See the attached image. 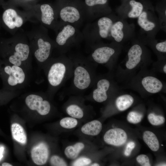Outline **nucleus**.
I'll return each instance as SVG.
<instances>
[{
    "mask_svg": "<svg viewBox=\"0 0 166 166\" xmlns=\"http://www.w3.org/2000/svg\"><path fill=\"white\" fill-rule=\"evenodd\" d=\"M135 143L133 141L129 142L127 144L125 149L124 154L127 156H129L131 154L132 150L134 148Z\"/></svg>",
    "mask_w": 166,
    "mask_h": 166,
    "instance_id": "obj_34",
    "label": "nucleus"
},
{
    "mask_svg": "<svg viewBox=\"0 0 166 166\" xmlns=\"http://www.w3.org/2000/svg\"><path fill=\"white\" fill-rule=\"evenodd\" d=\"M54 6L60 21L78 28L86 16L84 1L81 0H56Z\"/></svg>",
    "mask_w": 166,
    "mask_h": 166,
    "instance_id": "obj_1",
    "label": "nucleus"
},
{
    "mask_svg": "<svg viewBox=\"0 0 166 166\" xmlns=\"http://www.w3.org/2000/svg\"><path fill=\"white\" fill-rule=\"evenodd\" d=\"M66 112L69 115L75 118L81 119L84 116V112L82 109L76 104L69 105L66 108Z\"/></svg>",
    "mask_w": 166,
    "mask_h": 166,
    "instance_id": "obj_27",
    "label": "nucleus"
},
{
    "mask_svg": "<svg viewBox=\"0 0 166 166\" xmlns=\"http://www.w3.org/2000/svg\"><path fill=\"white\" fill-rule=\"evenodd\" d=\"M91 162V159L89 158L82 157L79 158L73 163V165L76 166H87Z\"/></svg>",
    "mask_w": 166,
    "mask_h": 166,
    "instance_id": "obj_33",
    "label": "nucleus"
},
{
    "mask_svg": "<svg viewBox=\"0 0 166 166\" xmlns=\"http://www.w3.org/2000/svg\"><path fill=\"white\" fill-rule=\"evenodd\" d=\"M66 65V62L62 61H57L52 65L47 75L48 80L51 85L57 87L61 83L67 73Z\"/></svg>",
    "mask_w": 166,
    "mask_h": 166,
    "instance_id": "obj_7",
    "label": "nucleus"
},
{
    "mask_svg": "<svg viewBox=\"0 0 166 166\" xmlns=\"http://www.w3.org/2000/svg\"><path fill=\"white\" fill-rule=\"evenodd\" d=\"M3 157L2 154L0 153V160Z\"/></svg>",
    "mask_w": 166,
    "mask_h": 166,
    "instance_id": "obj_41",
    "label": "nucleus"
},
{
    "mask_svg": "<svg viewBox=\"0 0 166 166\" xmlns=\"http://www.w3.org/2000/svg\"><path fill=\"white\" fill-rule=\"evenodd\" d=\"M136 160L137 162L142 166H151L150 163L149 159L146 155L144 154L140 155L137 157Z\"/></svg>",
    "mask_w": 166,
    "mask_h": 166,
    "instance_id": "obj_32",
    "label": "nucleus"
},
{
    "mask_svg": "<svg viewBox=\"0 0 166 166\" xmlns=\"http://www.w3.org/2000/svg\"><path fill=\"white\" fill-rule=\"evenodd\" d=\"M27 38L21 34H15L12 38V47L8 57L9 61L12 65L20 66L28 59L30 48L26 40Z\"/></svg>",
    "mask_w": 166,
    "mask_h": 166,
    "instance_id": "obj_3",
    "label": "nucleus"
},
{
    "mask_svg": "<svg viewBox=\"0 0 166 166\" xmlns=\"http://www.w3.org/2000/svg\"><path fill=\"white\" fill-rule=\"evenodd\" d=\"M102 127V124L99 121L94 120L84 124L81 128V131L85 134L95 136L100 132Z\"/></svg>",
    "mask_w": 166,
    "mask_h": 166,
    "instance_id": "obj_19",
    "label": "nucleus"
},
{
    "mask_svg": "<svg viewBox=\"0 0 166 166\" xmlns=\"http://www.w3.org/2000/svg\"><path fill=\"white\" fill-rule=\"evenodd\" d=\"M60 124L63 128L71 129L77 126L78 121L76 118L72 117H65L60 120Z\"/></svg>",
    "mask_w": 166,
    "mask_h": 166,
    "instance_id": "obj_28",
    "label": "nucleus"
},
{
    "mask_svg": "<svg viewBox=\"0 0 166 166\" xmlns=\"http://www.w3.org/2000/svg\"><path fill=\"white\" fill-rule=\"evenodd\" d=\"M16 1H17L18 2H23L24 3H27L30 2H33V1H35L36 0H14Z\"/></svg>",
    "mask_w": 166,
    "mask_h": 166,
    "instance_id": "obj_36",
    "label": "nucleus"
},
{
    "mask_svg": "<svg viewBox=\"0 0 166 166\" xmlns=\"http://www.w3.org/2000/svg\"><path fill=\"white\" fill-rule=\"evenodd\" d=\"M85 145L82 142H77L73 145H69L65 149L64 153L66 156L70 159H74L84 148Z\"/></svg>",
    "mask_w": 166,
    "mask_h": 166,
    "instance_id": "obj_23",
    "label": "nucleus"
},
{
    "mask_svg": "<svg viewBox=\"0 0 166 166\" xmlns=\"http://www.w3.org/2000/svg\"><path fill=\"white\" fill-rule=\"evenodd\" d=\"M97 24L99 36L103 38H107L113 24L112 19L108 17H102L98 20Z\"/></svg>",
    "mask_w": 166,
    "mask_h": 166,
    "instance_id": "obj_18",
    "label": "nucleus"
},
{
    "mask_svg": "<svg viewBox=\"0 0 166 166\" xmlns=\"http://www.w3.org/2000/svg\"><path fill=\"white\" fill-rule=\"evenodd\" d=\"M4 150V148L3 147H1L0 148V153L2 154Z\"/></svg>",
    "mask_w": 166,
    "mask_h": 166,
    "instance_id": "obj_38",
    "label": "nucleus"
},
{
    "mask_svg": "<svg viewBox=\"0 0 166 166\" xmlns=\"http://www.w3.org/2000/svg\"><path fill=\"white\" fill-rule=\"evenodd\" d=\"M163 70L165 73H166V65H165L163 67Z\"/></svg>",
    "mask_w": 166,
    "mask_h": 166,
    "instance_id": "obj_39",
    "label": "nucleus"
},
{
    "mask_svg": "<svg viewBox=\"0 0 166 166\" xmlns=\"http://www.w3.org/2000/svg\"><path fill=\"white\" fill-rule=\"evenodd\" d=\"M110 85L109 81L106 79H102L98 81L97 88L94 90L93 93V98L95 101L101 103L107 100V92Z\"/></svg>",
    "mask_w": 166,
    "mask_h": 166,
    "instance_id": "obj_14",
    "label": "nucleus"
},
{
    "mask_svg": "<svg viewBox=\"0 0 166 166\" xmlns=\"http://www.w3.org/2000/svg\"><path fill=\"white\" fill-rule=\"evenodd\" d=\"M138 17V24L144 30H151L155 27L156 25L153 22L148 20L147 13L145 11H143Z\"/></svg>",
    "mask_w": 166,
    "mask_h": 166,
    "instance_id": "obj_25",
    "label": "nucleus"
},
{
    "mask_svg": "<svg viewBox=\"0 0 166 166\" xmlns=\"http://www.w3.org/2000/svg\"><path fill=\"white\" fill-rule=\"evenodd\" d=\"M143 117V115L141 113L136 111L130 112L127 117V120L129 122L136 124L140 122Z\"/></svg>",
    "mask_w": 166,
    "mask_h": 166,
    "instance_id": "obj_30",
    "label": "nucleus"
},
{
    "mask_svg": "<svg viewBox=\"0 0 166 166\" xmlns=\"http://www.w3.org/2000/svg\"><path fill=\"white\" fill-rule=\"evenodd\" d=\"M4 70L9 75L7 82L10 85L15 86L21 84L24 81L25 74L19 66L13 65L12 66L7 65L4 68Z\"/></svg>",
    "mask_w": 166,
    "mask_h": 166,
    "instance_id": "obj_11",
    "label": "nucleus"
},
{
    "mask_svg": "<svg viewBox=\"0 0 166 166\" xmlns=\"http://www.w3.org/2000/svg\"><path fill=\"white\" fill-rule=\"evenodd\" d=\"M12 135L13 139L19 143L25 144L27 140L26 132L23 127L17 123L13 124L11 127Z\"/></svg>",
    "mask_w": 166,
    "mask_h": 166,
    "instance_id": "obj_20",
    "label": "nucleus"
},
{
    "mask_svg": "<svg viewBox=\"0 0 166 166\" xmlns=\"http://www.w3.org/2000/svg\"><path fill=\"white\" fill-rule=\"evenodd\" d=\"M165 15H166V10H165Z\"/></svg>",
    "mask_w": 166,
    "mask_h": 166,
    "instance_id": "obj_42",
    "label": "nucleus"
},
{
    "mask_svg": "<svg viewBox=\"0 0 166 166\" xmlns=\"http://www.w3.org/2000/svg\"><path fill=\"white\" fill-rule=\"evenodd\" d=\"M133 101V98L131 95L128 94L122 95L117 98L116 105L119 111H124L129 108Z\"/></svg>",
    "mask_w": 166,
    "mask_h": 166,
    "instance_id": "obj_22",
    "label": "nucleus"
},
{
    "mask_svg": "<svg viewBox=\"0 0 166 166\" xmlns=\"http://www.w3.org/2000/svg\"><path fill=\"white\" fill-rule=\"evenodd\" d=\"M55 44L62 48H66L84 38L77 27L70 24L62 23L55 31Z\"/></svg>",
    "mask_w": 166,
    "mask_h": 166,
    "instance_id": "obj_4",
    "label": "nucleus"
},
{
    "mask_svg": "<svg viewBox=\"0 0 166 166\" xmlns=\"http://www.w3.org/2000/svg\"><path fill=\"white\" fill-rule=\"evenodd\" d=\"M148 119L149 122L153 125H158L163 124L165 121L164 118L161 116L157 115L153 113L148 114Z\"/></svg>",
    "mask_w": 166,
    "mask_h": 166,
    "instance_id": "obj_29",
    "label": "nucleus"
},
{
    "mask_svg": "<svg viewBox=\"0 0 166 166\" xmlns=\"http://www.w3.org/2000/svg\"><path fill=\"white\" fill-rule=\"evenodd\" d=\"M114 53L113 49L108 46H103L95 49L92 53L91 56L96 62L104 64L108 61Z\"/></svg>",
    "mask_w": 166,
    "mask_h": 166,
    "instance_id": "obj_13",
    "label": "nucleus"
},
{
    "mask_svg": "<svg viewBox=\"0 0 166 166\" xmlns=\"http://www.w3.org/2000/svg\"><path fill=\"white\" fill-rule=\"evenodd\" d=\"M143 138L144 142L153 151H156L159 148V143L156 135L152 132L145 131L143 134Z\"/></svg>",
    "mask_w": 166,
    "mask_h": 166,
    "instance_id": "obj_21",
    "label": "nucleus"
},
{
    "mask_svg": "<svg viewBox=\"0 0 166 166\" xmlns=\"http://www.w3.org/2000/svg\"><path fill=\"white\" fill-rule=\"evenodd\" d=\"M141 83L145 89L151 93H158L163 87L161 82L156 78L152 76H147L144 77Z\"/></svg>",
    "mask_w": 166,
    "mask_h": 166,
    "instance_id": "obj_16",
    "label": "nucleus"
},
{
    "mask_svg": "<svg viewBox=\"0 0 166 166\" xmlns=\"http://www.w3.org/2000/svg\"><path fill=\"white\" fill-rule=\"evenodd\" d=\"M127 138V134L124 130L120 128H115L108 130L105 133L103 138L106 143L118 146L124 144Z\"/></svg>",
    "mask_w": 166,
    "mask_h": 166,
    "instance_id": "obj_10",
    "label": "nucleus"
},
{
    "mask_svg": "<svg viewBox=\"0 0 166 166\" xmlns=\"http://www.w3.org/2000/svg\"><path fill=\"white\" fill-rule=\"evenodd\" d=\"M28 13H22L15 9L10 7L6 9L3 13L2 19L6 26L10 30H13L20 28L23 25L27 17L30 16Z\"/></svg>",
    "mask_w": 166,
    "mask_h": 166,
    "instance_id": "obj_6",
    "label": "nucleus"
},
{
    "mask_svg": "<svg viewBox=\"0 0 166 166\" xmlns=\"http://www.w3.org/2000/svg\"><path fill=\"white\" fill-rule=\"evenodd\" d=\"M108 0H84L86 16L93 18L96 16L100 7L107 4Z\"/></svg>",
    "mask_w": 166,
    "mask_h": 166,
    "instance_id": "obj_17",
    "label": "nucleus"
},
{
    "mask_svg": "<svg viewBox=\"0 0 166 166\" xmlns=\"http://www.w3.org/2000/svg\"><path fill=\"white\" fill-rule=\"evenodd\" d=\"M27 36L30 42L35 46L34 54L36 59L40 62L46 61L55 43L49 37L46 27L42 25L34 28Z\"/></svg>",
    "mask_w": 166,
    "mask_h": 166,
    "instance_id": "obj_2",
    "label": "nucleus"
},
{
    "mask_svg": "<svg viewBox=\"0 0 166 166\" xmlns=\"http://www.w3.org/2000/svg\"><path fill=\"white\" fill-rule=\"evenodd\" d=\"M91 166H99V165L96 163H95L93 164H92L91 165Z\"/></svg>",
    "mask_w": 166,
    "mask_h": 166,
    "instance_id": "obj_40",
    "label": "nucleus"
},
{
    "mask_svg": "<svg viewBox=\"0 0 166 166\" xmlns=\"http://www.w3.org/2000/svg\"><path fill=\"white\" fill-rule=\"evenodd\" d=\"M142 53V49L139 45L136 44L131 47L128 53V60L126 63L128 69H131L137 66L141 60Z\"/></svg>",
    "mask_w": 166,
    "mask_h": 166,
    "instance_id": "obj_15",
    "label": "nucleus"
},
{
    "mask_svg": "<svg viewBox=\"0 0 166 166\" xmlns=\"http://www.w3.org/2000/svg\"><path fill=\"white\" fill-rule=\"evenodd\" d=\"M37 10L30 14H34L45 27L54 30L55 31L61 24L58 19L57 14L54 6L49 3H43L40 5Z\"/></svg>",
    "mask_w": 166,
    "mask_h": 166,
    "instance_id": "obj_5",
    "label": "nucleus"
},
{
    "mask_svg": "<svg viewBox=\"0 0 166 166\" xmlns=\"http://www.w3.org/2000/svg\"><path fill=\"white\" fill-rule=\"evenodd\" d=\"M25 101L26 105L30 109L37 111L42 115L47 114L50 111L51 106L49 102L43 100L40 96L30 94L26 97Z\"/></svg>",
    "mask_w": 166,
    "mask_h": 166,
    "instance_id": "obj_8",
    "label": "nucleus"
},
{
    "mask_svg": "<svg viewBox=\"0 0 166 166\" xmlns=\"http://www.w3.org/2000/svg\"><path fill=\"white\" fill-rule=\"evenodd\" d=\"M129 4L132 7V9L128 14V17L133 18L138 17L143 12V5L140 2L134 0L130 1Z\"/></svg>",
    "mask_w": 166,
    "mask_h": 166,
    "instance_id": "obj_26",
    "label": "nucleus"
},
{
    "mask_svg": "<svg viewBox=\"0 0 166 166\" xmlns=\"http://www.w3.org/2000/svg\"><path fill=\"white\" fill-rule=\"evenodd\" d=\"M31 153L32 160L35 164L38 165H44L49 157L48 147L45 143H40L32 148Z\"/></svg>",
    "mask_w": 166,
    "mask_h": 166,
    "instance_id": "obj_12",
    "label": "nucleus"
},
{
    "mask_svg": "<svg viewBox=\"0 0 166 166\" xmlns=\"http://www.w3.org/2000/svg\"><path fill=\"white\" fill-rule=\"evenodd\" d=\"M156 47L158 51L165 53L166 52V41L158 43L156 44Z\"/></svg>",
    "mask_w": 166,
    "mask_h": 166,
    "instance_id": "obj_35",
    "label": "nucleus"
},
{
    "mask_svg": "<svg viewBox=\"0 0 166 166\" xmlns=\"http://www.w3.org/2000/svg\"><path fill=\"white\" fill-rule=\"evenodd\" d=\"M50 163L52 166H67V163L64 159L57 155H53L51 157L50 159Z\"/></svg>",
    "mask_w": 166,
    "mask_h": 166,
    "instance_id": "obj_31",
    "label": "nucleus"
},
{
    "mask_svg": "<svg viewBox=\"0 0 166 166\" xmlns=\"http://www.w3.org/2000/svg\"><path fill=\"white\" fill-rule=\"evenodd\" d=\"M2 166H12V165L9 163H6V162H4L2 164Z\"/></svg>",
    "mask_w": 166,
    "mask_h": 166,
    "instance_id": "obj_37",
    "label": "nucleus"
},
{
    "mask_svg": "<svg viewBox=\"0 0 166 166\" xmlns=\"http://www.w3.org/2000/svg\"><path fill=\"white\" fill-rule=\"evenodd\" d=\"M123 24L120 21H118L113 23L111 28L110 34L117 42H121L123 38Z\"/></svg>",
    "mask_w": 166,
    "mask_h": 166,
    "instance_id": "obj_24",
    "label": "nucleus"
},
{
    "mask_svg": "<svg viewBox=\"0 0 166 166\" xmlns=\"http://www.w3.org/2000/svg\"><path fill=\"white\" fill-rule=\"evenodd\" d=\"M91 76L88 70L85 67L79 65L74 71L73 84L78 89L84 90L91 83Z\"/></svg>",
    "mask_w": 166,
    "mask_h": 166,
    "instance_id": "obj_9",
    "label": "nucleus"
}]
</instances>
